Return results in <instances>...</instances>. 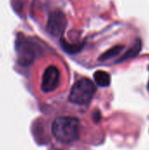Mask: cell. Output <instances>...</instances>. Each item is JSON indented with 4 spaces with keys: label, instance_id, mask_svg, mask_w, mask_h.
I'll list each match as a JSON object with an SVG mask.
<instances>
[{
    "label": "cell",
    "instance_id": "obj_9",
    "mask_svg": "<svg viewBox=\"0 0 149 150\" xmlns=\"http://www.w3.org/2000/svg\"><path fill=\"white\" fill-rule=\"evenodd\" d=\"M123 49H124V46L123 45H117V46L110 48L106 52H105L103 54H101L100 57H99V61H106V60H109L110 58L117 56L118 54H119V53Z\"/></svg>",
    "mask_w": 149,
    "mask_h": 150
},
{
    "label": "cell",
    "instance_id": "obj_7",
    "mask_svg": "<svg viewBox=\"0 0 149 150\" xmlns=\"http://www.w3.org/2000/svg\"><path fill=\"white\" fill-rule=\"evenodd\" d=\"M94 80L100 87H107L111 83V76L104 70H97L94 73Z\"/></svg>",
    "mask_w": 149,
    "mask_h": 150
},
{
    "label": "cell",
    "instance_id": "obj_2",
    "mask_svg": "<svg viewBox=\"0 0 149 150\" xmlns=\"http://www.w3.org/2000/svg\"><path fill=\"white\" fill-rule=\"evenodd\" d=\"M97 91L95 84L88 78H82L72 87L68 99L76 105H86L90 102Z\"/></svg>",
    "mask_w": 149,
    "mask_h": 150
},
{
    "label": "cell",
    "instance_id": "obj_3",
    "mask_svg": "<svg viewBox=\"0 0 149 150\" xmlns=\"http://www.w3.org/2000/svg\"><path fill=\"white\" fill-rule=\"evenodd\" d=\"M16 51L18 62L21 66L31 65L37 56V47L34 43L27 40L24 35L18 36L16 40Z\"/></svg>",
    "mask_w": 149,
    "mask_h": 150
},
{
    "label": "cell",
    "instance_id": "obj_1",
    "mask_svg": "<svg viewBox=\"0 0 149 150\" xmlns=\"http://www.w3.org/2000/svg\"><path fill=\"white\" fill-rule=\"evenodd\" d=\"M52 133L60 142H74L79 137V121L73 117H58L53 122Z\"/></svg>",
    "mask_w": 149,
    "mask_h": 150
},
{
    "label": "cell",
    "instance_id": "obj_8",
    "mask_svg": "<svg viewBox=\"0 0 149 150\" xmlns=\"http://www.w3.org/2000/svg\"><path fill=\"white\" fill-rule=\"evenodd\" d=\"M83 43L82 44H70L65 39H61V46L62 47L63 50L66 51L68 54H76L80 52L83 47Z\"/></svg>",
    "mask_w": 149,
    "mask_h": 150
},
{
    "label": "cell",
    "instance_id": "obj_10",
    "mask_svg": "<svg viewBox=\"0 0 149 150\" xmlns=\"http://www.w3.org/2000/svg\"><path fill=\"white\" fill-rule=\"evenodd\" d=\"M148 91H149V81H148Z\"/></svg>",
    "mask_w": 149,
    "mask_h": 150
},
{
    "label": "cell",
    "instance_id": "obj_4",
    "mask_svg": "<svg viewBox=\"0 0 149 150\" xmlns=\"http://www.w3.org/2000/svg\"><path fill=\"white\" fill-rule=\"evenodd\" d=\"M67 26V18L64 13L59 10L54 11L50 13L47 24V31L54 37L61 36Z\"/></svg>",
    "mask_w": 149,
    "mask_h": 150
},
{
    "label": "cell",
    "instance_id": "obj_5",
    "mask_svg": "<svg viewBox=\"0 0 149 150\" xmlns=\"http://www.w3.org/2000/svg\"><path fill=\"white\" fill-rule=\"evenodd\" d=\"M61 80V73L57 67L51 65L47 67L43 74L42 82H41V90L45 93H50L54 91L59 84Z\"/></svg>",
    "mask_w": 149,
    "mask_h": 150
},
{
    "label": "cell",
    "instance_id": "obj_6",
    "mask_svg": "<svg viewBox=\"0 0 149 150\" xmlns=\"http://www.w3.org/2000/svg\"><path fill=\"white\" fill-rule=\"evenodd\" d=\"M141 40H136L134 44L126 52V54H123L122 57H120L117 61V62H122L128 59L135 57L136 55L139 54V53L141 52Z\"/></svg>",
    "mask_w": 149,
    "mask_h": 150
}]
</instances>
